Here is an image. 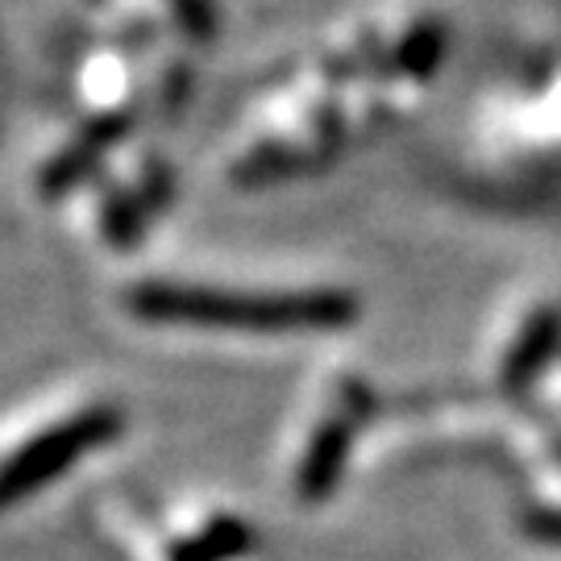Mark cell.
<instances>
[{"label": "cell", "instance_id": "cell-1", "mask_svg": "<svg viewBox=\"0 0 561 561\" xmlns=\"http://www.w3.org/2000/svg\"><path fill=\"white\" fill-rule=\"evenodd\" d=\"M121 308L141 324H175L208 333H333L358 317L345 287H233V283L146 279Z\"/></svg>", "mask_w": 561, "mask_h": 561}, {"label": "cell", "instance_id": "cell-4", "mask_svg": "<svg viewBox=\"0 0 561 561\" xmlns=\"http://www.w3.org/2000/svg\"><path fill=\"white\" fill-rule=\"evenodd\" d=\"M175 192L171 167L141 146H117L108 159L76 187L83 204V229L101 250H129L146 238Z\"/></svg>", "mask_w": 561, "mask_h": 561}, {"label": "cell", "instance_id": "cell-5", "mask_svg": "<svg viewBox=\"0 0 561 561\" xmlns=\"http://www.w3.org/2000/svg\"><path fill=\"white\" fill-rule=\"evenodd\" d=\"M117 9V38L162 46L159 34L187 42L213 38V0H101Z\"/></svg>", "mask_w": 561, "mask_h": 561}, {"label": "cell", "instance_id": "cell-6", "mask_svg": "<svg viewBox=\"0 0 561 561\" xmlns=\"http://www.w3.org/2000/svg\"><path fill=\"white\" fill-rule=\"evenodd\" d=\"M561 341V312L553 304L533 308L520 321V329H512L507 341L500 345V358H495V379L503 391H524L528 382L541 375L549 358L558 354Z\"/></svg>", "mask_w": 561, "mask_h": 561}, {"label": "cell", "instance_id": "cell-7", "mask_svg": "<svg viewBox=\"0 0 561 561\" xmlns=\"http://www.w3.org/2000/svg\"><path fill=\"white\" fill-rule=\"evenodd\" d=\"M541 537H549V541H558L561 545V516H541V520L533 524Z\"/></svg>", "mask_w": 561, "mask_h": 561}, {"label": "cell", "instance_id": "cell-2", "mask_svg": "<svg viewBox=\"0 0 561 561\" xmlns=\"http://www.w3.org/2000/svg\"><path fill=\"white\" fill-rule=\"evenodd\" d=\"M125 408L101 391H67L0 428V512L25 500L88 454L117 442Z\"/></svg>", "mask_w": 561, "mask_h": 561}, {"label": "cell", "instance_id": "cell-3", "mask_svg": "<svg viewBox=\"0 0 561 561\" xmlns=\"http://www.w3.org/2000/svg\"><path fill=\"white\" fill-rule=\"evenodd\" d=\"M375 408H379L375 387L350 366L329 370L308 391L287 449V486L296 500L317 503L337 486L354 445L375 421Z\"/></svg>", "mask_w": 561, "mask_h": 561}]
</instances>
